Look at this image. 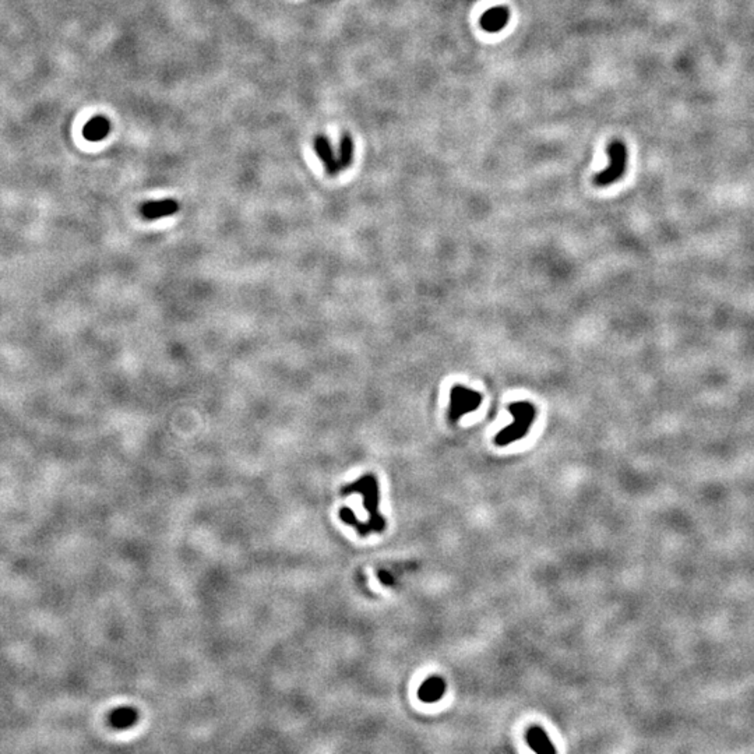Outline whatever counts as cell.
Returning <instances> with one entry per match:
<instances>
[{"label": "cell", "mask_w": 754, "mask_h": 754, "mask_svg": "<svg viewBox=\"0 0 754 754\" xmlns=\"http://www.w3.org/2000/svg\"><path fill=\"white\" fill-rule=\"evenodd\" d=\"M507 409L513 415L514 420L511 425L502 429V432L498 433V436L495 437V443L500 447L509 445L525 437L536 418V408L528 401L511 402Z\"/></svg>", "instance_id": "cell-1"}, {"label": "cell", "mask_w": 754, "mask_h": 754, "mask_svg": "<svg viewBox=\"0 0 754 754\" xmlns=\"http://www.w3.org/2000/svg\"><path fill=\"white\" fill-rule=\"evenodd\" d=\"M484 401L481 393L471 390L463 384L452 386L450 390V404H448V422L456 425L464 415L475 412Z\"/></svg>", "instance_id": "cell-2"}, {"label": "cell", "mask_w": 754, "mask_h": 754, "mask_svg": "<svg viewBox=\"0 0 754 754\" xmlns=\"http://www.w3.org/2000/svg\"><path fill=\"white\" fill-rule=\"evenodd\" d=\"M608 156H609V165L595 175L593 183L599 188H607L614 185L616 181H619L628 167V148L626 145L615 140L608 145Z\"/></svg>", "instance_id": "cell-3"}, {"label": "cell", "mask_w": 754, "mask_h": 754, "mask_svg": "<svg viewBox=\"0 0 754 754\" xmlns=\"http://www.w3.org/2000/svg\"><path fill=\"white\" fill-rule=\"evenodd\" d=\"M351 492H359L365 496V506L372 514V528L380 532L384 528V521L377 513V502H379V489H377V480L375 475L368 474L362 477L358 482L348 485L343 493H351Z\"/></svg>", "instance_id": "cell-4"}, {"label": "cell", "mask_w": 754, "mask_h": 754, "mask_svg": "<svg viewBox=\"0 0 754 754\" xmlns=\"http://www.w3.org/2000/svg\"><path fill=\"white\" fill-rule=\"evenodd\" d=\"M179 211V203L174 199L147 202L140 207V214L145 221H156L174 215Z\"/></svg>", "instance_id": "cell-5"}, {"label": "cell", "mask_w": 754, "mask_h": 754, "mask_svg": "<svg viewBox=\"0 0 754 754\" xmlns=\"http://www.w3.org/2000/svg\"><path fill=\"white\" fill-rule=\"evenodd\" d=\"M315 149H316V154L319 156V158L325 164L326 172L330 177H336L337 174L341 172L338 160L334 156V151H333V147L330 144V140L326 136H316V138H315Z\"/></svg>", "instance_id": "cell-6"}, {"label": "cell", "mask_w": 754, "mask_h": 754, "mask_svg": "<svg viewBox=\"0 0 754 754\" xmlns=\"http://www.w3.org/2000/svg\"><path fill=\"white\" fill-rule=\"evenodd\" d=\"M510 12L507 8L499 6L485 12L481 17V27L488 33H499L509 23Z\"/></svg>", "instance_id": "cell-7"}, {"label": "cell", "mask_w": 754, "mask_h": 754, "mask_svg": "<svg viewBox=\"0 0 754 754\" xmlns=\"http://www.w3.org/2000/svg\"><path fill=\"white\" fill-rule=\"evenodd\" d=\"M110 133V122L99 115L92 117L83 129V134L88 141H101Z\"/></svg>", "instance_id": "cell-8"}, {"label": "cell", "mask_w": 754, "mask_h": 754, "mask_svg": "<svg viewBox=\"0 0 754 754\" xmlns=\"http://www.w3.org/2000/svg\"><path fill=\"white\" fill-rule=\"evenodd\" d=\"M527 739H528V743L530 746L535 750V751H548V753H555L556 748L550 744L549 739L546 737V733L543 729L538 728V726H534L528 730V735H527Z\"/></svg>", "instance_id": "cell-9"}, {"label": "cell", "mask_w": 754, "mask_h": 754, "mask_svg": "<svg viewBox=\"0 0 754 754\" xmlns=\"http://www.w3.org/2000/svg\"><path fill=\"white\" fill-rule=\"evenodd\" d=\"M354 140L348 133H344L340 140V151H338V164L340 170L344 171L354 163Z\"/></svg>", "instance_id": "cell-10"}, {"label": "cell", "mask_w": 754, "mask_h": 754, "mask_svg": "<svg viewBox=\"0 0 754 754\" xmlns=\"http://www.w3.org/2000/svg\"><path fill=\"white\" fill-rule=\"evenodd\" d=\"M137 711L134 708H127V707H123V708H119V710H115L110 716H109V722L113 728H117V729H123V728H129L131 725L136 723L137 721Z\"/></svg>", "instance_id": "cell-11"}, {"label": "cell", "mask_w": 754, "mask_h": 754, "mask_svg": "<svg viewBox=\"0 0 754 754\" xmlns=\"http://www.w3.org/2000/svg\"><path fill=\"white\" fill-rule=\"evenodd\" d=\"M444 693V682L439 678H432L423 683L419 697L422 701H437Z\"/></svg>", "instance_id": "cell-12"}]
</instances>
